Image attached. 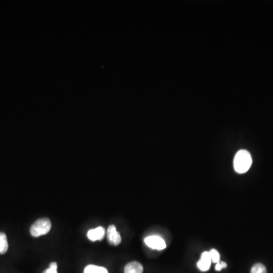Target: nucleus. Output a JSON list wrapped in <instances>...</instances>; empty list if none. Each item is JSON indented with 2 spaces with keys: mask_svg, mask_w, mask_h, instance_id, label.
<instances>
[{
  "mask_svg": "<svg viewBox=\"0 0 273 273\" xmlns=\"http://www.w3.org/2000/svg\"><path fill=\"white\" fill-rule=\"evenodd\" d=\"M252 165V157L250 153L245 150H241L237 153L234 159V169L239 174L245 173Z\"/></svg>",
  "mask_w": 273,
  "mask_h": 273,
  "instance_id": "1",
  "label": "nucleus"
},
{
  "mask_svg": "<svg viewBox=\"0 0 273 273\" xmlns=\"http://www.w3.org/2000/svg\"><path fill=\"white\" fill-rule=\"evenodd\" d=\"M52 227V223L48 218H42L37 220L30 229L31 235L34 238L42 236L49 233Z\"/></svg>",
  "mask_w": 273,
  "mask_h": 273,
  "instance_id": "2",
  "label": "nucleus"
},
{
  "mask_svg": "<svg viewBox=\"0 0 273 273\" xmlns=\"http://www.w3.org/2000/svg\"><path fill=\"white\" fill-rule=\"evenodd\" d=\"M145 242L148 247L154 249V250H162L166 247V244L164 240L157 235L148 237L145 238Z\"/></svg>",
  "mask_w": 273,
  "mask_h": 273,
  "instance_id": "3",
  "label": "nucleus"
},
{
  "mask_svg": "<svg viewBox=\"0 0 273 273\" xmlns=\"http://www.w3.org/2000/svg\"><path fill=\"white\" fill-rule=\"evenodd\" d=\"M108 242L111 245L118 246L121 244V237L119 232L117 231L116 227L113 225L109 226L107 229Z\"/></svg>",
  "mask_w": 273,
  "mask_h": 273,
  "instance_id": "4",
  "label": "nucleus"
},
{
  "mask_svg": "<svg viewBox=\"0 0 273 273\" xmlns=\"http://www.w3.org/2000/svg\"><path fill=\"white\" fill-rule=\"evenodd\" d=\"M211 263H212V261H211L209 252L204 251L203 253L201 254L200 259L198 261L196 265H197V268H199L200 271H207L211 268Z\"/></svg>",
  "mask_w": 273,
  "mask_h": 273,
  "instance_id": "5",
  "label": "nucleus"
},
{
  "mask_svg": "<svg viewBox=\"0 0 273 273\" xmlns=\"http://www.w3.org/2000/svg\"><path fill=\"white\" fill-rule=\"evenodd\" d=\"M105 234H106V231L104 228L100 226V227L88 231V238L91 241H101L104 238Z\"/></svg>",
  "mask_w": 273,
  "mask_h": 273,
  "instance_id": "6",
  "label": "nucleus"
},
{
  "mask_svg": "<svg viewBox=\"0 0 273 273\" xmlns=\"http://www.w3.org/2000/svg\"><path fill=\"white\" fill-rule=\"evenodd\" d=\"M143 265L136 261L129 262L124 267V273H143Z\"/></svg>",
  "mask_w": 273,
  "mask_h": 273,
  "instance_id": "7",
  "label": "nucleus"
},
{
  "mask_svg": "<svg viewBox=\"0 0 273 273\" xmlns=\"http://www.w3.org/2000/svg\"><path fill=\"white\" fill-rule=\"evenodd\" d=\"M84 273H109V271L104 267L95 265H88L85 267Z\"/></svg>",
  "mask_w": 273,
  "mask_h": 273,
  "instance_id": "8",
  "label": "nucleus"
},
{
  "mask_svg": "<svg viewBox=\"0 0 273 273\" xmlns=\"http://www.w3.org/2000/svg\"><path fill=\"white\" fill-rule=\"evenodd\" d=\"M8 248L9 244L7 235L4 232H0V254L7 253Z\"/></svg>",
  "mask_w": 273,
  "mask_h": 273,
  "instance_id": "9",
  "label": "nucleus"
},
{
  "mask_svg": "<svg viewBox=\"0 0 273 273\" xmlns=\"http://www.w3.org/2000/svg\"><path fill=\"white\" fill-rule=\"evenodd\" d=\"M250 273H267V270L263 264L256 263L252 267Z\"/></svg>",
  "mask_w": 273,
  "mask_h": 273,
  "instance_id": "10",
  "label": "nucleus"
},
{
  "mask_svg": "<svg viewBox=\"0 0 273 273\" xmlns=\"http://www.w3.org/2000/svg\"><path fill=\"white\" fill-rule=\"evenodd\" d=\"M210 256H211V261L215 263H218L220 262V254L217 250L212 249L211 251H209Z\"/></svg>",
  "mask_w": 273,
  "mask_h": 273,
  "instance_id": "11",
  "label": "nucleus"
},
{
  "mask_svg": "<svg viewBox=\"0 0 273 273\" xmlns=\"http://www.w3.org/2000/svg\"><path fill=\"white\" fill-rule=\"evenodd\" d=\"M43 273H58V265H57L56 262H51L49 264V268L44 270Z\"/></svg>",
  "mask_w": 273,
  "mask_h": 273,
  "instance_id": "12",
  "label": "nucleus"
},
{
  "mask_svg": "<svg viewBox=\"0 0 273 273\" xmlns=\"http://www.w3.org/2000/svg\"><path fill=\"white\" fill-rule=\"evenodd\" d=\"M227 267V264L225 262H219L218 263H217L216 265V270L217 271H221L223 268H226Z\"/></svg>",
  "mask_w": 273,
  "mask_h": 273,
  "instance_id": "13",
  "label": "nucleus"
}]
</instances>
